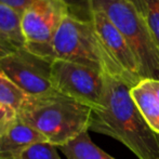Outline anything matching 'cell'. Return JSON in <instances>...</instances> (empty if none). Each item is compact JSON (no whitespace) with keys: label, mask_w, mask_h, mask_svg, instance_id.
<instances>
[{"label":"cell","mask_w":159,"mask_h":159,"mask_svg":"<svg viewBox=\"0 0 159 159\" xmlns=\"http://www.w3.org/2000/svg\"><path fill=\"white\" fill-rule=\"evenodd\" d=\"M130 90L124 81L104 74L102 105L92 109L89 131L115 139L139 159H159V133L145 121Z\"/></svg>","instance_id":"6da1fadb"},{"label":"cell","mask_w":159,"mask_h":159,"mask_svg":"<svg viewBox=\"0 0 159 159\" xmlns=\"http://www.w3.org/2000/svg\"><path fill=\"white\" fill-rule=\"evenodd\" d=\"M17 114L47 142L61 147L89 131L92 108L54 92L28 96Z\"/></svg>","instance_id":"7a4b0ae2"},{"label":"cell","mask_w":159,"mask_h":159,"mask_svg":"<svg viewBox=\"0 0 159 159\" xmlns=\"http://www.w3.org/2000/svg\"><path fill=\"white\" fill-rule=\"evenodd\" d=\"M91 11L104 13L133 52L143 80H159V44L144 16L127 0H90Z\"/></svg>","instance_id":"3957f363"},{"label":"cell","mask_w":159,"mask_h":159,"mask_svg":"<svg viewBox=\"0 0 159 159\" xmlns=\"http://www.w3.org/2000/svg\"><path fill=\"white\" fill-rule=\"evenodd\" d=\"M52 51L54 60L92 67L126 84L120 69L103 47L91 20L87 21L70 13L67 14L53 38Z\"/></svg>","instance_id":"277c9868"},{"label":"cell","mask_w":159,"mask_h":159,"mask_svg":"<svg viewBox=\"0 0 159 159\" xmlns=\"http://www.w3.org/2000/svg\"><path fill=\"white\" fill-rule=\"evenodd\" d=\"M51 63L24 47L0 43V71L28 96L57 92L51 80Z\"/></svg>","instance_id":"5b68a950"},{"label":"cell","mask_w":159,"mask_h":159,"mask_svg":"<svg viewBox=\"0 0 159 159\" xmlns=\"http://www.w3.org/2000/svg\"><path fill=\"white\" fill-rule=\"evenodd\" d=\"M69 9L61 0H36L21 17L24 48L53 61L52 41Z\"/></svg>","instance_id":"8992f818"},{"label":"cell","mask_w":159,"mask_h":159,"mask_svg":"<svg viewBox=\"0 0 159 159\" xmlns=\"http://www.w3.org/2000/svg\"><path fill=\"white\" fill-rule=\"evenodd\" d=\"M51 80L60 94L98 109L104 93V74L92 67L55 59L51 63Z\"/></svg>","instance_id":"52a82bcc"},{"label":"cell","mask_w":159,"mask_h":159,"mask_svg":"<svg viewBox=\"0 0 159 159\" xmlns=\"http://www.w3.org/2000/svg\"><path fill=\"white\" fill-rule=\"evenodd\" d=\"M91 21L107 54L120 69L126 84L133 88L143 79L136 59L126 39L104 13L92 10Z\"/></svg>","instance_id":"ba28073f"},{"label":"cell","mask_w":159,"mask_h":159,"mask_svg":"<svg viewBox=\"0 0 159 159\" xmlns=\"http://www.w3.org/2000/svg\"><path fill=\"white\" fill-rule=\"evenodd\" d=\"M40 141L46 140L17 116L10 128L0 135V159H19L24 149Z\"/></svg>","instance_id":"9c48e42d"},{"label":"cell","mask_w":159,"mask_h":159,"mask_svg":"<svg viewBox=\"0 0 159 159\" xmlns=\"http://www.w3.org/2000/svg\"><path fill=\"white\" fill-rule=\"evenodd\" d=\"M141 115L155 132L159 133V100L149 79H144L130 90Z\"/></svg>","instance_id":"30bf717a"},{"label":"cell","mask_w":159,"mask_h":159,"mask_svg":"<svg viewBox=\"0 0 159 159\" xmlns=\"http://www.w3.org/2000/svg\"><path fill=\"white\" fill-rule=\"evenodd\" d=\"M22 15L13 9L0 3V40L9 47H24L21 27Z\"/></svg>","instance_id":"8fae6325"},{"label":"cell","mask_w":159,"mask_h":159,"mask_svg":"<svg viewBox=\"0 0 159 159\" xmlns=\"http://www.w3.org/2000/svg\"><path fill=\"white\" fill-rule=\"evenodd\" d=\"M59 148L67 159H115L96 146L89 135V131L81 133L75 140Z\"/></svg>","instance_id":"7c38bea8"},{"label":"cell","mask_w":159,"mask_h":159,"mask_svg":"<svg viewBox=\"0 0 159 159\" xmlns=\"http://www.w3.org/2000/svg\"><path fill=\"white\" fill-rule=\"evenodd\" d=\"M28 95L15 86L4 74L0 71V103L6 106L20 111Z\"/></svg>","instance_id":"4fadbf2b"},{"label":"cell","mask_w":159,"mask_h":159,"mask_svg":"<svg viewBox=\"0 0 159 159\" xmlns=\"http://www.w3.org/2000/svg\"><path fill=\"white\" fill-rule=\"evenodd\" d=\"M19 159H62L57 147L47 141H40L30 145L23 151Z\"/></svg>","instance_id":"5bb4252c"},{"label":"cell","mask_w":159,"mask_h":159,"mask_svg":"<svg viewBox=\"0 0 159 159\" xmlns=\"http://www.w3.org/2000/svg\"><path fill=\"white\" fill-rule=\"evenodd\" d=\"M145 20L159 44V0H145Z\"/></svg>","instance_id":"9a60e30c"},{"label":"cell","mask_w":159,"mask_h":159,"mask_svg":"<svg viewBox=\"0 0 159 159\" xmlns=\"http://www.w3.org/2000/svg\"><path fill=\"white\" fill-rule=\"evenodd\" d=\"M69 9L70 14L82 20L90 21L92 11H91L90 0H61Z\"/></svg>","instance_id":"2e32d148"},{"label":"cell","mask_w":159,"mask_h":159,"mask_svg":"<svg viewBox=\"0 0 159 159\" xmlns=\"http://www.w3.org/2000/svg\"><path fill=\"white\" fill-rule=\"evenodd\" d=\"M17 111L6 105L0 104V135L10 128L11 125L16 120Z\"/></svg>","instance_id":"e0dca14e"},{"label":"cell","mask_w":159,"mask_h":159,"mask_svg":"<svg viewBox=\"0 0 159 159\" xmlns=\"http://www.w3.org/2000/svg\"><path fill=\"white\" fill-rule=\"evenodd\" d=\"M36 0H0V3L13 9L20 14H23L24 11L28 9Z\"/></svg>","instance_id":"ac0fdd59"},{"label":"cell","mask_w":159,"mask_h":159,"mask_svg":"<svg viewBox=\"0 0 159 159\" xmlns=\"http://www.w3.org/2000/svg\"><path fill=\"white\" fill-rule=\"evenodd\" d=\"M130 4L134 7L136 9L139 13H140L142 16L145 17L146 15V7H145V0H127Z\"/></svg>","instance_id":"d6986e66"},{"label":"cell","mask_w":159,"mask_h":159,"mask_svg":"<svg viewBox=\"0 0 159 159\" xmlns=\"http://www.w3.org/2000/svg\"><path fill=\"white\" fill-rule=\"evenodd\" d=\"M149 81H151L152 87H153L154 91H155L156 95H157L159 100V80H149Z\"/></svg>","instance_id":"ffe728a7"},{"label":"cell","mask_w":159,"mask_h":159,"mask_svg":"<svg viewBox=\"0 0 159 159\" xmlns=\"http://www.w3.org/2000/svg\"><path fill=\"white\" fill-rule=\"evenodd\" d=\"M0 43H1V40H0ZM2 44H3V43H2Z\"/></svg>","instance_id":"44dd1931"},{"label":"cell","mask_w":159,"mask_h":159,"mask_svg":"<svg viewBox=\"0 0 159 159\" xmlns=\"http://www.w3.org/2000/svg\"><path fill=\"white\" fill-rule=\"evenodd\" d=\"M0 104H1V103H0ZM2 105H3V104H2Z\"/></svg>","instance_id":"7402d4cb"}]
</instances>
